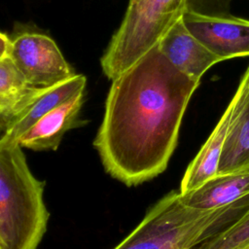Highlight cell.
<instances>
[{"mask_svg": "<svg viewBox=\"0 0 249 249\" xmlns=\"http://www.w3.org/2000/svg\"><path fill=\"white\" fill-rule=\"evenodd\" d=\"M199 83L175 68L158 45L112 80L93 141L106 172L136 186L164 171Z\"/></svg>", "mask_w": 249, "mask_h": 249, "instance_id": "cell-1", "label": "cell"}, {"mask_svg": "<svg viewBox=\"0 0 249 249\" xmlns=\"http://www.w3.org/2000/svg\"><path fill=\"white\" fill-rule=\"evenodd\" d=\"M248 208L249 196L220 208L196 209L186 205L179 192H170L114 249H195L231 226Z\"/></svg>", "mask_w": 249, "mask_h": 249, "instance_id": "cell-2", "label": "cell"}, {"mask_svg": "<svg viewBox=\"0 0 249 249\" xmlns=\"http://www.w3.org/2000/svg\"><path fill=\"white\" fill-rule=\"evenodd\" d=\"M49 217L44 182L31 172L22 147L0 141L1 249H37Z\"/></svg>", "mask_w": 249, "mask_h": 249, "instance_id": "cell-3", "label": "cell"}, {"mask_svg": "<svg viewBox=\"0 0 249 249\" xmlns=\"http://www.w3.org/2000/svg\"><path fill=\"white\" fill-rule=\"evenodd\" d=\"M185 12V0H129L124 19L113 35L100 63L114 80L147 52Z\"/></svg>", "mask_w": 249, "mask_h": 249, "instance_id": "cell-4", "label": "cell"}, {"mask_svg": "<svg viewBox=\"0 0 249 249\" xmlns=\"http://www.w3.org/2000/svg\"><path fill=\"white\" fill-rule=\"evenodd\" d=\"M8 56L34 88H51L76 75L55 42L46 34H18L11 39Z\"/></svg>", "mask_w": 249, "mask_h": 249, "instance_id": "cell-5", "label": "cell"}, {"mask_svg": "<svg viewBox=\"0 0 249 249\" xmlns=\"http://www.w3.org/2000/svg\"><path fill=\"white\" fill-rule=\"evenodd\" d=\"M187 29L210 52L224 61L249 56V19L229 17H204L184 12Z\"/></svg>", "mask_w": 249, "mask_h": 249, "instance_id": "cell-6", "label": "cell"}, {"mask_svg": "<svg viewBox=\"0 0 249 249\" xmlns=\"http://www.w3.org/2000/svg\"><path fill=\"white\" fill-rule=\"evenodd\" d=\"M157 45L175 68L196 82L213 65L224 61L187 29L182 18L169 27Z\"/></svg>", "mask_w": 249, "mask_h": 249, "instance_id": "cell-7", "label": "cell"}, {"mask_svg": "<svg viewBox=\"0 0 249 249\" xmlns=\"http://www.w3.org/2000/svg\"><path fill=\"white\" fill-rule=\"evenodd\" d=\"M83 103L84 91L43 116L22 135L18 144L37 152L56 150L67 131L82 125L79 114Z\"/></svg>", "mask_w": 249, "mask_h": 249, "instance_id": "cell-8", "label": "cell"}, {"mask_svg": "<svg viewBox=\"0 0 249 249\" xmlns=\"http://www.w3.org/2000/svg\"><path fill=\"white\" fill-rule=\"evenodd\" d=\"M86 84V77L82 74H76L60 84L43 89L3 132L0 141L9 144H18L22 135L43 116L76 94L85 91Z\"/></svg>", "mask_w": 249, "mask_h": 249, "instance_id": "cell-9", "label": "cell"}, {"mask_svg": "<svg viewBox=\"0 0 249 249\" xmlns=\"http://www.w3.org/2000/svg\"><path fill=\"white\" fill-rule=\"evenodd\" d=\"M247 196L249 166L232 172L218 173L196 190L181 195L186 205L201 210L228 206Z\"/></svg>", "mask_w": 249, "mask_h": 249, "instance_id": "cell-10", "label": "cell"}, {"mask_svg": "<svg viewBox=\"0 0 249 249\" xmlns=\"http://www.w3.org/2000/svg\"><path fill=\"white\" fill-rule=\"evenodd\" d=\"M231 118V105L229 103L212 133L189 164L181 182L179 191L181 195L196 190L204 182L218 174L219 163L228 136Z\"/></svg>", "mask_w": 249, "mask_h": 249, "instance_id": "cell-11", "label": "cell"}, {"mask_svg": "<svg viewBox=\"0 0 249 249\" xmlns=\"http://www.w3.org/2000/svg\"><path fill=\"white\" fill-rule=\"evenodd\" d=\"M43 89L30 86L8 55L0 59V132L11 125Z\"/></svg>", "mask_w": 249, "mask_h": 249, "instance_id": "cell-12", "label": "cell"}, {"mask_svg": "<svg viewBox=\"0 0 249 249\" xmlns=\"http://www.w3.org/2000/svg\"><path fill=\"white\" fill-rule=\"evenodd\" d=\"M249 240V208L231 226L195 249H235Z\"/></svg>", "mask_w": 249, "mask_h": 249, "instance_id": "cell-13", "label": "cell"}, {"mask_svg": "<svg viewBox=\"0 0 249 249\" xmlns=\"http://www.w3.org/2000/svg\"><path fill=\"white\" fill-rule=\"evenodd\" d=\"M232 0H185V12L204 17H229Z\"/></svg>", "mask_w": 249, "mask_h": 249, "instance_id": "cell-14", "label": "cell"}, {"mask_svg": "<svg viewBox=\"0 0 249 249\" xmlns=\"http://www.w3.org/2000/svg\"><path fill=\"white\" fill-rule=\"evenodd\" d=\"M10 42L11 38H9L5 33L0 31V59L8 55Z\"/></svg>", "mask_w": 249, "mask_h": 249, "instance_id": "cell-15", "label": "cell"}, {"mask_svg": "<svg viewBox=\"0 0 249 249\" xmlns=\"http://www.w3.org/2000/svg\"><path fill=\"white\" fill-rule=\"evenodd\" d=\"M243 76L245 77V79H246V81H247V84H248V86H249V65L247 66L246 70L244 71V73H243Z\"/></svg>", "mask_w": 249, "mask_h": 249, "instance_id": "cell-16", "label": "cell"}, {"mask_svg": "<svg viewBox=\"0 0 249 249\" xmlns=\"http://www.w3.org/2000/svg\"><path fill=\"white\" fill-rule=\"evenodd\" d=\"M235 249H249V240L247 241V242H245V243H243L242 245H240L239 247H237V248H235Z\"/></svg>", "mask_w": 249, "mask_h": 249, "instance_id": "cell-17", "label": "cell"}, {"mask_svg": "<svg viewBox=\"0 0 249 249\" xmlns=\"http://www.w3.org/2000/svg\"><path fill=\"white\" fill-rule=\"evenodd\" d=\"M1 247H2V246H1V240H0V249H1Z\"/></svg>", "mask_w": 249, "mask_h": 249, "instance_id": "cell-18", "label": "cell"}]
</instances>
